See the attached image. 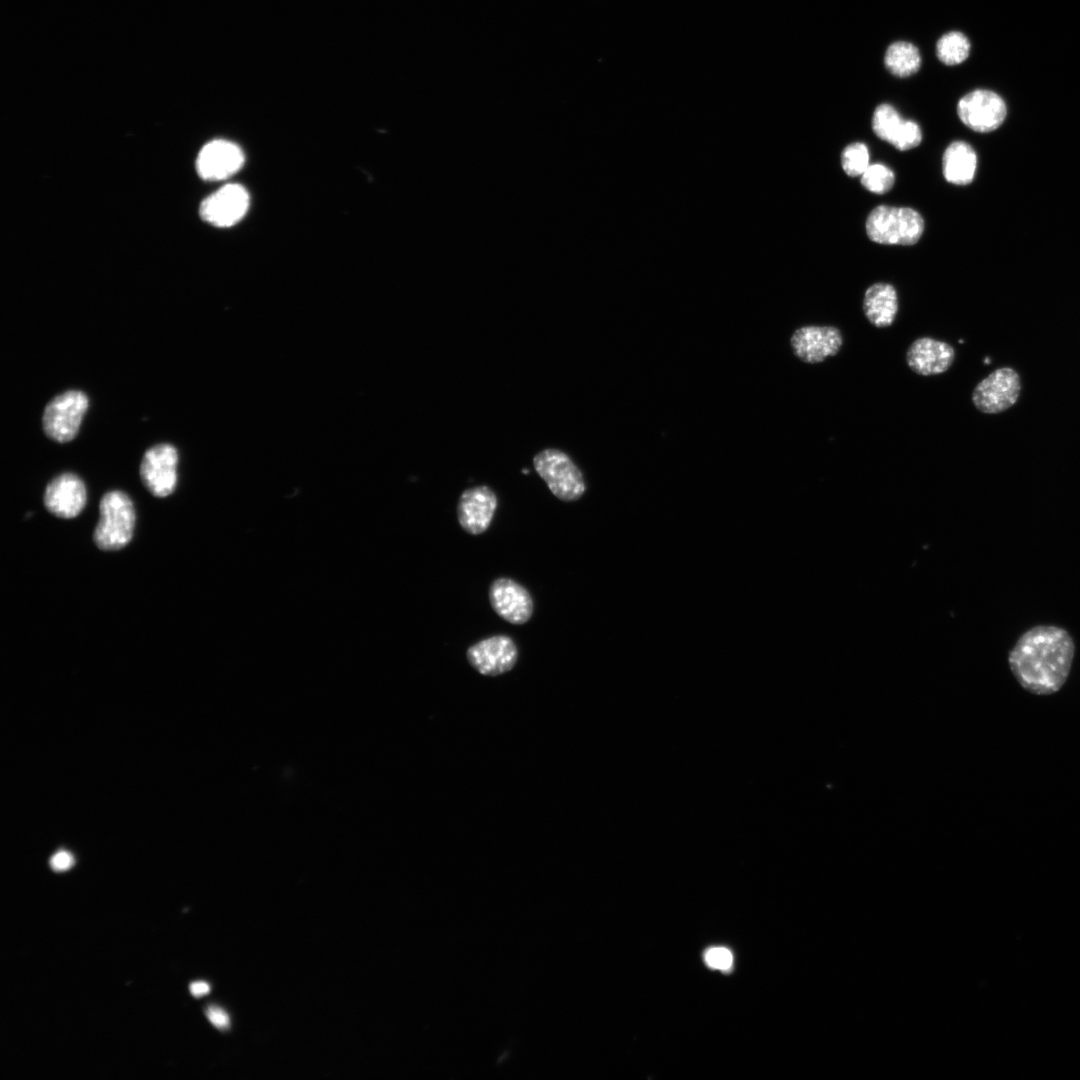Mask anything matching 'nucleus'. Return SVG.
Wrapping results in <instances>:
<instances>
[{"mask_svg":"<svg viewBox=\"0 0 1080 1080\" xmlns=\"http://www.w3.org/2000/svg\"><path fill=\"white\" fill-rule=\"evenodd\" d=\"M1075 644L1069 632L1055 625H1037L1020 635L1008 655L1020 686L1035 695L1058 692L1069 676Z\"/></svg>","mask_w":1080,"mask_h":1080,"instance_id":"obj_1","label":"nucleus"},{"mask_svg":"<svg viewBox=\"0 0 1080 1080\" xmlns=\"http://www.w3.org/2000/svg\"><path fill=\"white\" fill-rule=\"evenodd\" d=\"M924 231L922 216L910 207L880 205L866 220L870 240L884 245H913Z\"/></svg>","mask_w":1080,"mask_h":1080,"instance_id":"obj_2","label":"nucleus"},{"mask_svg":"<svg viewBox=\"0 0 1080 1080\" xmlns=\"http://www.w3.org/2000/svg\"><path fill=\"white\" fill-rule=\"evenodd\" d=\"M99 521L93 539L96 546L105 551L119 550L133 536L135 509L128 495L110 491L103 495L99 505Z\"/></svg>","mask_w":1080,"mask_h":1080,"instance_id":"obj_3","label":"nucleus"},{"mask_svg":"<svg viewBox=\"0 0 1080 1080\" xmlns=\"http://www.w3.org/2000/svg\"><path fill=\"white\" fill-rule=\"evenodd\" d=\"M537 474L559 500L574 502L586 492L584 475L572 458L557 448H545L533 457Z\"/></svg>","mask_w":1080,"mask_h":1080,"instance_id":"obj_4","label":"nucleus"},{"mask_svg":"<svg viewBox=\"0 0 1080 1080\" xmlns=\"http://www.w3.org/2000/svg\"><path fill=\"white\" fill-rule=\"evenodd\" d=\"M87 408L88 398L81 391L70 390L57 395L50 400L43 412L42 426L45 434L59 443L74 439Z\"/></svg>","mask_w":1080,"mask_h":1080,"instance_id":"obj_5","label":"nucleus"},{"mask_svg":"<svg viewBox=\"0 0 1080 1080\" xmlns=\"http://www.w3.org/2000/svg\"><path fill=\"white\" fill-rule=\"evenodd\" d=\"M1021 380L1009 367L994 370L972 392V403L985 414H998L1012 407L1019 398Z\"/></svg>","mask_w":1080,"mask_h":1080,"instance_id":"obj_6","label":"nucleus"},{"mask_svg":"<svg viewBox=\"0 0 1080 1080\" xmlns=\"http://www.w3.org/2000/svg\"><path fill=\"white\" fill-rule=\"evenodd\" d=\"M518 647L508 635L497 634L484 638L466 651L470 666L479 674L495 677L512 670L518 661Z\"/></svg>","mask_w":1080,"mask_h":1080,"instance_id":"obj_7","label":"nucleus"},{"mask_svg":"<svg viewBox=\"0 0 1080 1080\" xmlns=\"http://www.w3.org/2000/svg\"><path fill=\"white\" fill-rule=\"evenodd\" d=\"M843 334L833 325H805L790 337L794 355L804 363L818 364L837 355L843 346Z\"/></svg>","mask_w":1080,"mask_h":1080,"instance_id":"obj_8","label":"nucleus"},{"mask_svg":"<svg viewBox=\"0 0 1080 1080\" xmlns=\"http://www.w3.org/2000/svg\"><path fill=\"white\" fill-rule=\"evenodd\" d=\"M957 113L968 128L987 133L997 129L1003 123L1007 108L1004 100L995 92L977 89L959 100Z\"/></svg>","mask_w":1080,"mask_h":1080,"instance_id":"obj_9","label":"nucleus"},{"mask_svg":"<svg viewBox=\"0 0 1080 1080\" xmlns=\"http://www.w3.org/2000/svg\"><path fill=\"white\" fill-rule=\"evenodd\" d=\"M488 598L493 611L510 624L524 625L533 616L534 601L530 592L512 578L493 580Z\"/></svg>","mask_w":1080,"mask_h":1080,"instance_id":"obj_10","label":"nucleus"},{"mask_svg":"<svg viewBox=\"0 0 1080 1080\" xmlns=\"http://www.w3.org/2000/svg\"><path fill=\"white\" fill-rule=\"evenodd\" d=\"M178 453L174 446L162 443L149 448L140 465L144 486L156 497L170 495L177 483Z\"/></svg>","mask_w":1080,"mask_h":1080,"instance_id":"obj_11","label":"nucleus"},{"mask_svg":"<svg viewBox=\"0 0 1080 1080\" xmlns=\"http://www.w3.org/2000/svg\"><path fill=\"white\" fill-rule=\"evenodd\" d=\"M497 507L498 497L489 486L468 488L461 493L457 503L458 523L466 533L481 535L489 529Z\"/></svg>","mask_w":1080,"mask_h":1080,"instance_id":"obj_12","label":"nucleus"},{"mask_svg":"<svg viewBox=\"0 0 1080 1080\" xmlns=\"http://www.w3.org/2000/svg\"><path fill=\"white\" fill-rule=\"evenodd\" d=\"M249 207V194L238 184H227L208 196L200 205L201 218L217 227L239 222Z\"/></svg>","mask_w":1080,"mask_h":1080,"instance_id":"obj_13","label":"nucleus"},{"mask_svg":"<svg viewBox=\"0 0 1080 1080\" xmlns=\"http://www.w3.org/2000/svg\"><path fill=\"white\" fill-rule=\"evenodd\" d=\"M954 359L955 349L951 344L929 336L915 339L905 354L909 369L920 376L943 374L952 366Z\"/></svg>","mask_w":1080,"mask_h":1080,"instance_id":"obj_14","label":"nucleus"},{"mask_svg":"<svg viewBox=\"0 0 1080 1080\" xmlns=\"http://www.w3.org/2000/svg\"><path fill=\"white\" fill-rule=\"evenodd\" d=\"M244 163V154L236 144L223 140L208 142L196 159L198 175L207 181L224 180L235 174Z\"/></svg>","mask_w":1080,"mask_h":1080,"instance_id":"obj_15","label":"nucleus"},{"mask_svg":"<svg viewBox=\"0 0 1080 1080\" xmlns=\"http://www.w3.org/2000/svg\"><path fill=\"white\" fill-rule=\"evenodd\" d=\"M872 129L878 138L900 151L915 148L922 141L920 126L912 120L902 119L897 110L887 103L876 107L872 117Z\"/></svg>","mask_w":1080,"mask_h":1080,"instance_id":"obj_16","label":"nucleus"},{"mask_svg":"<svg viewBox=\"0 0 1080 1080\" xmlns=\"http://www.w3.org/2000/svg\"><path fill=\"white\" fill-rule=\"evenodd\" d=\"M87 499L83 481L73 473L55 477L46 487L44 504L47 510L59 518L70 519L80 514Z\"/></svg>","mask_w":1080,"mask_h":1080,"instance_id":"obj_17","label":"nucleus"},{"mask_svg":"<svg viewBox=\"0 0 1080 1080\" xmlns=\"http://www.w3.org/2000/svg\"><path fill=\"white\" fill-rule=\"evenodd\" d=\"M862 310L867 321L875 328L892 326L899 310L896 288L884 282L870 285L864 293Z\"/></svg>","mask_w":1080,"mask_h":1080,"instance_id":"obj_18","label":"nucleus"},{"mask_svg":"<svg viewBox=\"0 0 1080 1080\" xmlns=\"http://www.w3.org/2000/svg\"><path fill=\"white\" fill-rule=\"evenodd\" d=\"M943 175L947 182L967 185L972 182L977 167V155L966 142L949 144L943 154Z\"/></svg>","mask_w":1080,"mask_h":1080,"instance_id":"obj_19","label":"nucleus"},{"mask_svg":"<svg viewBox=\"0 0 1080 1080\" xmlns=\"http://www.w3.org/2000/svg\"><path fill=\"white\" fill-rule=\"evenodd\" d=\"M884 63L893 75L905 78L919 70L921 56L918 48L912 43L897 41L887 48Z\"/></svg>","mask_w":1080,"mask_h":1080,"instance_id":"obj_20","label":"nucleus"},{"mask_svg":"<svg viewBox=\"0 0 1080 1080\" xmlns=\"http://www.w3.org/2000/svg\"><path fill=\"white\" fill-rule=\"evenodd\" d=\"M970 52L968 38L961 32L951 31L944 34L937 42L938 59L946 65H957L965 61Z\"/></svg>","mask_w":1080,"mask_h":1080,"instance_id":"obj_21","label":"nucleus"},{"mask_svg":"<svg viewBox=\"0 0 1080 1080\" xmlns=\"http://www.w3.org/2000/svg\"><path fill=\"white\" fill-rule=\"evenodd\" d=\"M895 182L894 172L887 166L875 163L869 165L861 175L863 187L876 194H884L891 190Z\"/></svg>","mask_w":1080,"mask_h":1080,"instance_id":"obj_22","label":"nucleus"},{"mask_svg":"<svg viewBox=\"0 0 1080 1080\" xmlns=\"http://www.w3.org/2000/svg\"><path fill=\"white\" fill-rule=\"evenodd\" d=\"M841 165L851 177L861 176L869 166V151L864 143L847 145L841 154Z\"/></svg>","mask_w":1080,"mask_h":1080,"instance_id":"obj_23","label":"nucleus"},{"mask_svg":"<svg viewBox=\"0 0 1080 1080\" xmlns=\"http://www.w3.org/2000/svg\"><path fill=\"white\" fill-rule=\"evenodd\" d=\"M705 962L711 968L726 971L732 966L733 956L727 948L714 947L705 953Z\"/></svg>","mask_w":1080,"mask_h":1080,"instance_id":"obj_24","label":"nucleus"},{"mask_svg":"<svg viewBox=\"0 0 1080 1080\" xmlns=\"http://www.w3.org/2000/svg\"><path fill=\"white\" fill-rule=\"evenodd\" d=\"M209 1021L219 1029H226L230 1025V1018L226 1011L217 1006H210L206 1011Z\"/></svg>","mask_w":1080,"mask_h":1080,"instance_id":"obj_25","label":"nucleus"},{"mask_svg":"<svg viewBox=\"0 0 1080 1080\" xmlns=\"http://www.w3.org/2000/svg\"><path fill=\"white\" fill-rule=\"evenodd\" d=\"M73 864L72 856L66 851H59L50 859V866L55 871H64Z\"/></svg>","mask_w":1080,"mask_h":1080,"instance_id":"obj_26","label":"nucleus"},{"mask_svg":"<svg viewBox=\"0 0 1080 1080\" xmlns=\"http://www.w3.org/2000/svg\"><path fill=\"white\" fill-rule=\"evenodd\" d=\"M190 991L193 996L201 997L206 995L210 991L208 983L203 981L194 982L190 985Z\"/></svg>","mask_w":1080,"mask_h":1080,"instance_id":"obj_27","label":"nucleus"}]
</instances>
